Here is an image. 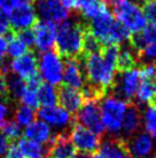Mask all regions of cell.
Masks as SVG:
<instances>
[{
    "mask_svg": "<svg viewBox=\"0 0 156 158\" xmlns=\"http://www.w3.org/2000/svg\"><path fill=\"white\" fill-rule=\"evenodd\" d=\"M39 120L48 125L52 129L63 131L72 125V115L63 107L57 105L41 107L38 111Z\"/></svg>",
    "mask_w": 156,
    "mask_h": 158,
    "instance_id": "obj_13",
    "label": "cell"
},
{
    "mask_svg": "<svg viewBox=\"0 0 156 158\" xmlns=\"http://www.w3.org/2000/svg\"><path fill=\"white\" fill-rule=\"evenodd\" d=\"M8 148H9L8 140L5 137L4 134H2L1 131H0V157H1V156H4V155L7 152Z\"/></svg>",
    "mask_w": 156,
    "mask_h": 158,
    "instance_id": "obj_42",
    "label": "cell"
},
{
    "mask_svg": "<svg viewBox=\"0 0 156 158\" xmlns=\"http://www.w3.org/2000/svg\"><path fill=\"white\" fill-rule=\"evenodd\" d=\"M115 19L132 34H138L147 27L142 7L137 0H124L114 5Z\"/></svg>",
    "mask_w": 156,
    "mask_h": 158,
    "instance_id": "obj_5",
    "label": "cell"
},
{
    "mask_svg": "<svg viewBox=\"0 0 156 158\" xmlns=\"http://www.w3.org/2000/svg\"><path fill=\"white\" fill-rule=\"evenodd\" d=\"M35 0H21V2H23V4H30L31 2H33Z\"/></svg>",
    "mask_w": 156,
    "mask_h": 158,
    "instance_id": "obj_47",
    "label": "cell"
},
{
    "mask_svg": "<svg viewBox=\"0 0 156 158\" xmlns=\"http://www.w3.org/2000/svg\"><path fill=\"white\" fill-rule=\"evenodd\" d=\"M138 69L141 80L156 81V62H143Z\"/></svg>",
    "mask_w": 156,
    "mask_h": 158,
    "instance_id": "obj_33",
    "label": "cell"
},
{
    "mask_svg": "<svg viewBox=\"0 0 156 158\" xmlns=\"http://www.w3.org/2000/svg\"><path fill=\"white\" fill-rule=\"evenodd\" d=\"M7 85H8V96L18 101L22 92L26 88V82L14 75H10V76H7Z\"/></svg>",
    "mask_w": 156,
    "mask_h": 158,
    "instance_id": "obj_30",
    "label": "cell"
},
{
    "mask_svg": "<svg viewBox=\"0 0 156 158\" xmlns=\"http://www.w3.org/2000/svg\"><path fill=\"white\" fill-rule=\"evenodd\" d=\"M142 10L149 27L156 30V1H145Z\"/></svg>",
    "mask_w": 156,
    "mask_h": 158,
    "instance_id": "obj_32",
    "label": "cell"
},
{
    "mask_svg": "<svg viewBox=\"0 0 156 158\" xmlns=\"http://www.w3.org/2000/svg\"><path fill=\"white\" fill-rule=\"evenodd\" d=\"M96 1H99V0H75V8L83 10L88 6L96 4Z\"/></svg>",
    "mask_w": 156,
    "mask_h": 158,
    "instance_id": "obj_41",
    "label": "cell"
},
{
    "mask_svg": "<svg viewBox=\"0 0 156 158\" xmlns=\"http://www.w3.org/2000/svg\"><path fill=\"white\" fill-rule=\"evenodd\" d=\"M77 121L78 125L87 128L88 131L99 136H101L106 132L101 121L100 105L98 101H93V99L85 101V103L77 112Z\"/></svg>",
    "mask_w": 156,
    "mask_h": 158,
    "instance_id": "obj_9",
    "label": "cell"
},
{
    "mask_svg": "<svg viewBox=\"0 0 156 158\" xmlns=\"http://www.w3.org/2000/svg\"><path fill=\"white\" fill-rule=\"evenodd\" d=\"M47 155L49 158H74L76 149L69 140V136L65 134H59L51 141Z\"/></svg>",
    "mask_w": 156,
    "mask_h": 158,
    "instance_id": "obj_18",
    "label": "cell"
},
{
    "mask_svg": "<svg viewBox=\"0 0 156 158\" xmlns=\"http://www.w3.org/2000/svg\"><path fill=\"white\" fill-rule=\"evenodd\" d=\"M100 154L106 158H131L126 147V141L118 137L104 140L99 147Z\"/></svg>",
    "mask_w": 156,
    "mask_h": 158,
    "instance_id": "obj_20",
    "label": "cell"
},
{
    "mask_svg": "<svg viewBox=\"0 0 156 158\" xmlns=\"http://www.w3.org/2000/svg\"><path fill=\"white\" fill-rule=\"evenodd\" d=\"M74 158H90V157H88L86 154H78V155L76 154L74 156Z\"/></svg>",
    "mask_w": 156,
    "mask_h": 158,
    "instance_id": "obj_46",
    "label": "cell"
},
{
    "mask_svg": "<svg viewBox=\"0 0 156 158\" xmlns=\"http://www.w3.org/2000/svg\"><path fill=\"white\" fill-rule=\"evenodd\" d=\"M5 158H24V157L20 152V150L18 149L16 145H12V147H9L7 152L5 154Z\"/></svg>",
    "mask_w": 156,
    "mask_h": 158,
    "instance_id": "obj_40",
    "label": "cell"
},
{
    "mask_svg": "<svg viewBox=\"0 0 156 158\" xmlns=\"http://www.w3.org/2000/svg\"><path fill=\"white\" fill-rule=\"evenodd\" d=\"M59 103L61 104V107H63L69 113H75L78 112L85 103V97L80 90L63 87L59 91Z\"/></svg>",
    "mask_w": 156,
    "mask_h": 158,
    "instance_id": "obj_19",
    "label": "cell"
},
{
    "mask_svg": "<svg viewBox=\"0 0 156 158\" xmlns=\"http://www.w3.org/2000/svg\"><path fill=\"white\" fill-rule=\"evenodd\" d=\"M0 128H1V133H2L5 137L8 140V142L9 141L18 140V137H20L22 134L21 127H20L14 120H9V121L7 120Z\"/></svg>",
    "mask_w": 156,
    "mask_h": 158,
    "instance_id": "obj_31",
    "label": "cell"
},
{
    "mask_svg": "<svg viewBox=\"0 0 156 158\" xmlns=\"http://www.w3.org/2000/svg\"><path fill=\"white\" fill-rule=\"evenodd\" d=\"M7 45L8 40L5 36H0V73L6 74L8 66L6 65V57H7Z\"/></svg>",
    "mask_w": 156,
    "mask_h": 158,
    "instance_id": "obj_34",
    "label": "cell"
},
{
    "mask_svg": "<svg viewBox=\"0 0 156 158\" xmlns=\"http://www.w3.org/2000/svg\"><path fill=\"white\" fill-rule=\"evenodd\" d=\"M155 106H156V104H155Z\"/></svg>",
    "mask_w": 156,
    "mask_h": 158,
    "instance_id": "obj_50",
    "label": "cell"
},
{
    "mask_svg": "<svg viewBox=\"0 0 156 158\" xmlns=\"http://www.w3.org/2000/svg\"><path fill=\"white\" fill-rule=\"evenodd\" d=\"M24 139L31 140L39 144H47L53 140V129L41 120H35L28 127L24 128Z\"/></svg>",
    "mask_w": 156,
    "mask_h": 158,
    "instance_id": "obj_17",
    "label": "cell"
},
{
    "mask_svg": "<svg viewBox=\"0 0 156 158\" xmlns=\"http://www.w3.org/2000/svg\"><path fill=\"white\" fill-rule=\"evenodd\" d=\"M59 2L65 6L68 9H71V8H75V0H57Z\"/></svg>",
    "mask_w": 156,
    "mask_h": 158,
    "instance_id": "obj_43",
    "label": "cell"
},
{
    "mask_svg": "<svg viewBox=\"0 0 156 158\" xmlns=\"http://www.w3.org/2000/svg\"><path fill=\"white\" fill-rule=\"evenodd\" d=\"M35 9L41 21L51 22L53 24H61L69 20L70 16V9L57 0H37Z\"/></svg>",
    "mask_w": 156,
    "mask_h": 158,
    "instance_id": "obj_11",
    "label": "cell"
},
{
    "mask_svg": "<svg viewBox=\"0 0 156 158\" xmlns=\"http://www.w3.org/2000/svg\"><path fill=\"white\" fill-rule=\"evenodd\" d=\"M37 96L39 105H43V107L57 105L59 102V91L54 85L47 83L39 84L37 88Z\"/></svg>",
    "mask_w": 156,
    "mask_h": 158,
    "instance_id": "obj_24",
    "label": "cell"
},
{
    "mask_svg": "<svg viewBox=\"0 0 156 158\" xmlns=\"http://www.w3.org/2000/svg\"><path fill=\"white\" fill-rule=\"evenodd\" d=\"M145 1H156V0H145Z\"/></svg>",
    "mask_w": 156,
    "mask_h": 158,
    "instance_id": "obj_48",
    "label": "cell"
},
{
    "mask_svg": "<svg viewBox=\"0 0 156 158\" xmlns=\"http://www.w3.org/2000/svg\"><path fill=\"white\" fill-rule=\"evenodd\" d=\"M86 28L77 21L67 20L57 27L55 46L61 57L69 59L79 57L84 52Z\"/></svg>",
    "mask_w": 156,
    "mask_h": 158,
    "instance_id": "obj_3",
    "label": "cell"
},
{
    "mask_svg": "<svg viewBox=\"0 0 156 158\" xmlns=\"http://www.w3.org/2000/svg\"><path fill=\"white\" fill-rule=\"evenodd\" d=\"M140 81L141 77L138 68L123 70L115 79V83L113 87L114 95L126 102L132 101L137 94Z\"/></svg>",
    "mask_w": 156,
    "mask_h": 158,
    "instance_id": "obj_8",
    "label": "cell"
},
{
    "mask_svg": "<svg viewBox=\"0 0 156 158\" xmlns=\"http://www.w3.org/2000/svg\"><path fill=\"white\" fill-rule=\"evenodd\" d=\"M91 158H106L103 155H101L100 152H94V154L92 155Z\"/></svg>",
    "mask_w": 156,
    "mask_h": 158,
    "instance_id": "obj_45",
    "label": "cell"
},
{
    "mask_svg": "<svg viewBox=\"0 0 156 158\" xmlns=\"http://www.w3.org/2000/svg\"><path fill=\"white\" fill-rule=\"evenodd\" d=\"M8 70L12 72V75L23 80L26 83L39 81L38 59L32 52H26L22 57L13 59L8 65Z\"/></svg>",
    "mask_w": 156,
    "mask_h": 158,
    "instance_id": "obj_7",
    "label": "cell"
},
{
    "mask_svg": "<svg viewBox=\"0 0 156 158\" xmlns=\"http://www.w3.org/2000/svg\"><path fill=\"white\" fill-rule=\"evenodd\" d=\"M9 115H10V106L7 103V99L0 98V127L7 121Z\"/></svg>",
    "mask_w": 156,
    "mask_h": 158,
    "instance_id": "obj_36",
    "label": "cell"
},
{
    "mask_svg": "<svg viewBox=\"0 0 156 158\" xmlns=\"http://www.w3.org/2000/svg\"><path fill=\"white\" fill-rule=\"evenodd\" d=\"M69 140L71 141L75 149L86 155L94 154L101 144L99 135H96L80 125H75L71 127L69 133Z\"/></svg>",
    "mask_w": 156,
    "mask_h": 158,
    "instance_id": "obj_10",
    "label": "cell"
},
{
    "mask_svg": "<svg viewBox=\"0 0 156 158\" xmlns=\"http://www.w3.org/2000/svg\"><path fill=\"white\" fill-rule=\"evenodd\" d=\"M64 61L55 51L44 52L38 59V74L44 83L59 85L62 82Z\"/></svg>",
    "mask_w": 156,
    "mask_h": 158,
    "instance_id": "obj_6",
    "label": "cell"
},
{
    "mask_svg": "<svg viewBox=\"0 0 156 158\" xmlns=\"http://www.w3.org/2000/svg\"><path fill=\"white\" fill-rule=\"evenodd\" d=\"M141 126V112L137 105H129L123 123H122V133L126 137L135 135Z\"/></svg>",
    "mask_w": 156,
    "mask_h": 158,
    "instance_id": "obj_21",
    "label": "cell"
},
{
    "mask_svg": "<svg viewBox=\"0 0 156 158\" xmlns=\"http://www.w3.org/2000/svg\"><path fill=\"white\" fill-rule=\"evenodd\" d=\"M18 4H21V0H0V8L5 9L8 13Z\"/></svg>",
    "mask_w": 156,
    "mask_h": 158,
    "instance_id": "obj_39",
    "label": "cell"
},
{
    "mask_svg": "<svg viewBox=\"0 0 156 158\" xmlns=\"http://www.w3.org/2000/svg\"><path fill=\"white\" fill-rule=\"evenodd\" d=\"M9 29H10V24H9L8 13L5 9L0 8V36L7 34Z\"/></svg>",
    "mask_w": 156,
    "mask_h": 158,
    "instance_id": "obj_35",
    "label": "cell"
},
{
    "mask_svg": "<svg viewBox=\"0 0 156 158\" xmlns=\"http://www.w3.org/2000/svg\"><path fill=\"white\" fill-rule=\"evenodd\" d=\"M106 4H110V5H116L118 2H121V1H124V0H103ZM142 2H145V0H141Z\"/></svg>",
    "mask_w": 156,
    "mask_h": 158,
    "instance_id": "obj_44",
    "label": "cell"
},
{
    "mask_svg": "<svg viewBox=\"0 0 156 158\" xmlns=\"http://www.w3.org/2000/svg\"><path fill=\"white\" fill-rule=\"evenodd\" d=\"M154 158H156V154H155V156H154Z\"/></svg>",
    "mask_w": 156,
    "mask_h": 158,
    "instance_id": "obj_49",
    "label": "cell"
},
{
    "mask_svg": "<svg viewBox=\"0 0 156 158\" xmlns=\"http://www.w3.org/2000/svg\"><path fill=\"white\" fill-rule=\"evenodd\" d=\"M85 75L80 60L77 58L68 59L64 62V70H63V77L62 82L65 84V87L72 89L80 90L85 87Z\"/></svg>",
    "mask_w": 156,
    "mask_h": 158,
    "instance_id": "obj_16",
    "label": "cell"
},
{
    "mask_svg": "<svg viewBox=\"0 0 156 158\" xmlns=\"http://www.w3.org/2000/svg\"><path fill=\"white\" fill-rule=\"evenodd\" d=\"M139 56L131 46H125L119 48V54L117 59V69L119 72L135 68L139 62Z\"/></svg>",
    "mask_w": 156,
    "mask_h": 158,
    "instance_id": "obj_25",
    "label": "cell"
},
{
    "mask_svg": "<svg viewBox=\"0 0 156 158\" xmlns=\"http://www.w3.org/2000/svg\"><path fill=\"white\" fill-rule=\"evenodd\" d=\"M8 85H7V76L6 74L0 73V98L7 99L8 98Z\"/></svg>",
    "mask_w": 156,
    "mask_h": 158,
    "instance_id": "obj_38",
    "label": "cell"
},
{
    "mask_svg": "<svg viewBox=\"0 0 156 158\" xmlns=\"http://www.w3.org/2000/svg\"><path fill=\"white\" fill-rule=\"evenodd\" d=\"M141 125L143 126L146 134L156 141V106L149 105L141 114Z\"/></svg>",
    "mask_w": 156,
    "mask_h": 158,
    "instance_id": "obj_26",
    "label": "cell"
},
{
    "mask_svg": "<svg viewBox=\"0 0 156 158\" xmlns=\"http://www.w3.org/2000/svg\"><path fill=\"white\" fill-rule=\"evenodd\" d=\"M18 36L20 37V40H21L28 48L33 46V35H32V31L31 30L21 31V32H18Z\"/></svg>",
    "mask_w": 156,
    "mask_h": 158,
    "instance_id": "obj_37",
    "label": "cell"
},
{
    "mask_svg": "<svg viewBox=\"0 0 156 158\" xmlns=\"http://www.w3.org/2000/svg\"><path fill=\"white\" fill-rule=\"evenodd\" d=\"M86 31L102 48L110 45L118 46L131 40V32L114 18L108 6L88 21Z\"/></svg>",
    "mask_w": 156,
    "mask_h": 158,
    "instance_id": "obj_2",
    "label": "cell"
},
{
    "mask_svg": "<svg viewBox=\"0 0 156 158\" xmlns=\"http://www.w3.org/2000/svg\"><path fill=\"white\" fill-rule=\"evenodd\" d=\"M99 105L104 131L114 136L119 135L122 133V123L129 107V103L113 94L102 97Z\"/></svg>",
    "mask_w": 156,
    "mask_h": 158,
    "instance_id": "obj_4",
    "label": "cell"
},
{
    "mask_svg": "<svg viewBox=\"0 0 156 158\" xmlns=\"http://www.w3.org/2000/svg\"><path fill=\"white\" fill-rule=\"evenodd\" d=\"M33 46L40 52L52 51L57 40V24L46 21H37L32 30Z\"/></svg>",
    "mask_w": 156,
    "mask_h": 158,
    "instance_id": "obj_14",
    "label": "cell"
},
{
    "mask_svg": "<svg viewBox=\"0 0 156 158\" xmlns=\"http://www.w3.org/2000/svg\"><path fill=\"white\" fill-rule=\"evenodd\" d=\"M36 119V112L33 109L28 107L25 105L18 106L14 111V121L20 127H28Z\"/></svg>",
    "mask_w": 156,
    "mask_h": 158,
    "instance_id": "obj_28",
    "label": "cell"
},
{
    "mask_svg": "<svg viewBox=\"0 0 156 158\" xmlns=\"http://www.w3.org/2000/svg\"><path fill=\"white\" fill-rule=\"evenodd\" d=\"M135 102L138 105H155L156 104V81L142 80L135 94Z\"/></svg>",
    "mask_w": 156,
    "mask_h": 158,
    "instance_id": "obj_22",
    "label": "cell"
},
{
    "mask_svg": "<svg viewBox=\"0 0 156 158\" xmlns=\"http://www.w3.org/2000/svg\"><path fill=\"white\" fill-rule=\"evenodd\" d=\"M10 28L18 32L29 30L37 22V12L30 4H18L8 12Z\"/></svg>",
    "mask_w": 156,
    "mask_h": 158,
    "instance_id": "obj_12",
    "label": "cell"
},
{
    "mask_svg": "<svg viewBox=\"0 0 156 158\" xmlns=\"http://www.w3.org/2000/svg\"><path fill=\"white\" fill-rule=\"evenodd\" d=\"M16 147L24 158H45L47 156V150L44 145L28 139H20Z\"/></svg>",
    "mask_w": 156,
    "mask_h": 158,
    "instance_id": "obj_23",
    "label": "cell"
},
{
    "mask_svg": "<svg viewBox=\"0 0 156 158\" xmlns=\"http://www.w3.org/2000/svg\"><path fill=\"white\" fill-rule=\"evenodd\" d=\"M40 84L39 81L32 82V83H26V88L24 91L22 92L21 97L18 98V101L21 102L22 105H25L28 107H31L35 110L36 107L39 106L38 96H37V88Z\"/></svg>",
    "mask_w": 156,
    "mask_h": 158,
    "instance_id": "obj_27",
    "label": "cell"
},
{
    "mask_svg": "<svg viewBox=\"0 0 156 158\" xmlns=\"http://www.w3.org/2000/svg\"><path fill=\"white\" fill-rule=\"evenodd\" d=\"M119 46H103L99 52L87 53L83 58V70L88 87L96 89L106 95L113 89L117 70V59Z\"/></svg>",
    "mask_w": 156,
    "mask_h": 158,
    "instance_id": "obj_1",
    "label": "cell"
},
{
    "mask_svg": "<svg viewBox=\"0 0 156 158\" xmlns=\"http://www.w3.org/2000/svg\"><path fill=\"white\" fill-rule=\"evenodd\" d=\"M131 158H150L154 151V141L146 133H137L126 142Z\"/></svg>",
    "mask_w": 156,
    "mask_h": 158,
    "instance_id": "obj_15",
    "label": "cell"
},
{
    "mask_svg": "<svg viewBox=\"0 0 156 158\" xmlns=\"http://www.w3.org/2000/svg\"><path fill=\"white\" fill-rule=\"evenodd\" d=\"M28 46H26L18 35L12 36L8 40V45H7V56L12 58V59H16V58L22 57L23 54L28 52Z\"/></svg>",
    "mask_w": 156,
    "mask_h": 158,
    "instance_id": "obj_29",
    "label": "cell"
}]
</instances>
